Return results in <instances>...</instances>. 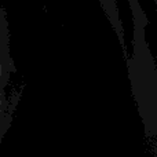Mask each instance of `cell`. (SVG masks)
<instances>
[{"instance_id": "obj_1", "label": "cell", "mask_w": 157, "mask_h": 157, "mask_svg": "<svg viewBox=\"0 0 157 157\" xmlns=\"http://www.w3.org/2000/svg\"><path fill=\"white\" fill-rule=\"evenodd\" d=\"M15 72L7 10L0 7V145L13 124L15 109L21 99V90L14 88L11 84Z\"/></svg>"}, {"instance_id": "obj_2", "label": "cell", "mask_w": 157, "mask_h": 157, "mask_svg": "<svg viewBox=\"0 0 157 157\" xmlns=\"http://www.w3.org/2000/svg\"><path fill=\"white\" fill-rule=\"evenodd\" d=\"M101 4H102L103 11H105L112 28L116 32L117 39L120 41V46H124V29H123L121 21H120L119 8H117L116 0H101ZM128 4H130L131 15H138L139 13H142V7L138 0H128Z\"/></svg>"}, {"instance_id": "obj_3", "label": "cell", "mask_w": 157, "mask_h": 157, "mask_svg": "<svg viewBox=\"0 0 157 157\" xmlns=\"http://www.w3.org/2000/svg\"><path fill=\"white\" fill-rule=\"evenodd\" d=\"M156 2H157V0H156Z\"/></svg>"}]
</instances>
